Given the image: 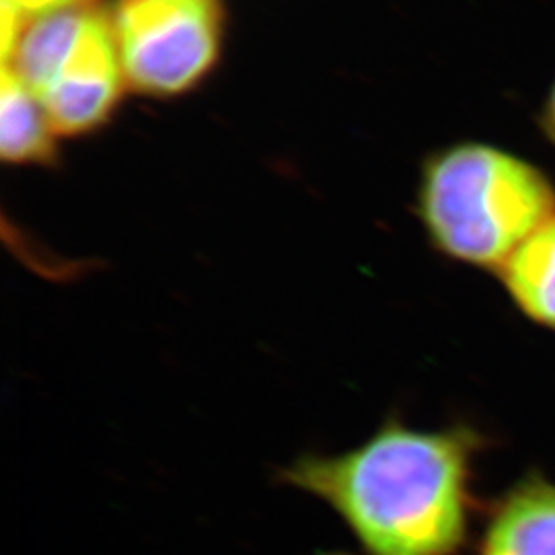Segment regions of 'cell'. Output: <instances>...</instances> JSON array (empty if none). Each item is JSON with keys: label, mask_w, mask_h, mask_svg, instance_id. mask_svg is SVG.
Instances as JSON below:
<instances>
[{"label": "cell", "mask_w": 555, "mask_h": 555, "mask_svg": "<svg viewBox=\"0 0 555 555\" xmlns=\"http://www.w3.org/2000/svg\"><path fill=\"white\" fill-rule=\"evenodd\" d=\"M481 449L463 424L417 430L389 420L357 449L300 456L284 479L327 502L371 555H453L469 531Z\"/></svg>", "instance_id": "cell-1"}, {"label": "cell", "mask_w": 555, "mask_h": 555, "mask_svg": "<svg viewBox=\"0 0 555 555\" xmlns=\"http://www.w3.org/2000/svg\"><path fill=\"white\" fill-rule=\"evenodd\" d=\"M416 215L440 256L498 274L555 217V181L508 149L463 140L424 160Z\"/></svg>", "instance_id": "cell-2"}, {"label": "cell", "mask_w": 555, "mask_h": 555, "mask_svg": "<svg viewBox=\"0 0 555 555\" xmlns=\"http://www.w3.org/2000/svg\"><path fill=\"white\" fill-rule=\"evenodd\" d=\"M124 79L151 95H178L212 66L219 48L215 0H124L116 21Z\"/></svg>", "instance_id": "cell-3"}, {"label": "cell", "mask_w": 555, "mask_h": 555, "mask_svg": "<svg viewBox=\"0 0 555 555\" xmlns=\"http://www.w3.org/2000/svg\"><path fill=\"white\" fill-rule=\"evenodd\" d=\"M121 79L116 29L93 11L77 46L34 95L56 137H79L112 116Z\"/></svg>", "instance_id": "cell-4"}, {"label": "cell", "mask_w": 555, "mask_h": 555, "mask_svg": "<svg viewBox=\"0 0 555 555\" xmlns=\"http://www.w3.org/2000/svg\"><path fill=\"white\" fill-rule=\"evenodd\" d=\"M477 555H555V481L529 472L498 498Z\"/></svg>", "instance_id": "cell-5"}, {"label": "cell", "mask_w": 555, "mask_h": 555, "mask_svg": "<svg viewBox=\"0 0 555 555\" xmlns=\"http://www.w3.org/2000/svg\"><path fill=\"white\" fill-rule=\"evenodd\" d=\"M496 276L522 318L555 332V217L516 249Z\"/></svg>", "instance_id": "cell-6"}, {"label": "cell", "mask_w": 555, "mask_h": 555, "mask_svg": "<svg viewBox=\"0 0 555 555\" xmlns=\"http://www.w3.org/2000/svg\"><path fill=\"white\" fill-rule=\"evenodd\" d=\"M56 132L40 100L11 70L0 77V153L13 165H41L56 155Z\"/></svg>", "instance_id": "cell-7"}, {"label": "cell", "mask_w": 555, "mask_h": 555, "mask_svg": "<svg viewBox=\"0 0 555 555\" xmlns=\"http://www.w3.org/2000/svg\"><path fill=\"white\" fill-rule=\"evenodd\" d=\"M85 0H2V4H9L25 17H36L43 13H52L60 9H70V7H80Z\"/></svg>", "instance_id": "cell-8"}, {"label": "cell", "mask_w": 555, "mask_h": 555, "mask_svg": "<svg viewBox=\"0 0 555 555\" xmlns=\"http://www.w3.org/2000/svg\"><path fill=\"white\" fill-rule=\"evenodd\" d=\"M537 128L550 144L555 146V77L552 85L545 91V98L541 101V107L535 116Z\"/></svg>", "instance_id": "cell-9"}]
</instances>
